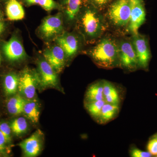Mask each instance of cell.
<instances>
[{
  "label": "cell",
  "instance_id": "3957f363",
  "mask_svg": "<svg viewBox=\"0 0 157 157\" xmlns=\"http://www.w3.org/2000/svg\"><path fill=\"white\" fill-rule=\"evenodd\" d=\"M131 11L130 0H116L109 6L108 17L115 26H126L128 24Z\"/></svg>",
  "mask_w": 157,
  "mask_h": 157
},
{
  "label": "cell",
  "instance_id": "7402d4cb",
  "mask_svg": "<svg viewBox=\"0 0 157 157\" xmlns=\"http://www.w3.org/2000/svg\"><path fill=\"white\" fill-rule=\"evenodd\" d=\"M11 131L17 135H22L26 132L28 123L24 117H20L14 120L11 125Z\"/></svg>",
  "mask_w": 157,
  "mask_h": 157
},
{
  "label": "cell",
  "instance_id": "8fae6325",
  "mask_svg": "<svg viewBox=\"0 0 157 157\" xmlns=\"http://www.w3.org/2000/svg\"><path fill=\"white\" fill-rule=\"evenodd\" d=\"M65 56L64 52L58 45L51 47L44 53L45 60L56 73H59L63 70L65 64Z\"/></svg>",
  "mask_w": 157,
  "mask_h": 157
},
{
  "label": "cell",
  "instance_id": "9c48e42d",
  "mask_svg": "<svg viewBox=\"0 0 157 157\" xmlns=\"http://www.w3.org/2000/svg\"><path fill=\"white\" fill-rule=\"evenodd\" d=\"M36 78L29 70L27 69L19 77L18 90L28 100L33 99L36 94Z\"/></svg>",
  "mask_w": 157,
  "mask_h": 157
},
{
  "label": "cell",
  "instance_id": "8992f818",
  "mask_svg": "<svg viewBox=\"0 0 157 157\" xmlns=\"http://www.w3.org/2000/svg\"><path fill=\"white\" fill-rule=\"evenodd\" d=\"M119 60L126 69L132 70L138 65L137 55L132 42L121 41L118 44Z\"/></svg>",
  "mask_w": 157,
  "mask_h": 157
},
{
  "label": "cell",
  "instance_id": "4fadbf2b",
  "mask_svg": "<svg viewBox=\"0 0 157 157\" xmlns=\"http://www.w3.org/2000/svg\"><path fill=\"white\" fill-rule=\"evenodd\" d=\"M56 42L64 51L65 55L68 57L73 56L78 50V39L73 34H63L57 38Z\"/></svg>",
  "mask_w": 157,
  "mask_h": 157
},
{
  "label": "cell",
  "instance_id": "484cf974",
  "mask_svg": "<svg viewBox=\"0 0 157 157\" xmlns=\"http://www.w3.org/2000/svg\"><path fill=\"white\" fill-rule=\"evenodd\" d=\"M147 149L152 155H157V139L156 137L152 138L149 141Z\"/></svg>",
  "mask_w": 157,
  "mask_h": 157
},
{
  "label": "cell",
  "instance_id": "52a82bcc",
  "mask_svg": "<svg viewBox=\"0 0 157 157\" xmlns=\"http://www.w3.org/2000/svg\"><path fill=\"white\" fill-rule=\"evenodd\" d=\"M63 30V19L60 13L45 17L39 28L42 36L47 39L59 35Z\"/></svg>",
  "mask_w": 157,
  "mask_h": 157
},
{
  "label": "cell",
  "instance_id": "6da1fadb",
  "mask_svg": "<svg viewBox=\"0 0 157 157\" xmlns=\"http://www.w3.org/2000/svg\"><path fill=\"white\" fill-rule=\"evenodd\" d=\"M96 63L104 68H112L119 60L118 45L110 38L102 39L90 51Z\"/></svg>",
  "mask_w": 157,
  "mask_h": 157
},
{
  "label": "cell",
  "instance_id": "5bb4252c",
  "mask_svg": "<svg viewBox=\"0 0 157 157\" xmlns=\"http://www.w3.org/2000/svg\"><path fill=\"white\" fill-rule=\"evenodd\" d=\"M6 13L11 21L21 20L25 15L24 9L17 0H9L6 6Z\"/></svg>",
  "mask_w": 157,
  "mask_h": 157
},
{
  "label": "cell",
  "instance_id": "d6986e66",
  "mask_svg": "<svg viewBox=\"0 0 157 157\" xmlns=\"http://www.w3.org/2000/svg\"><path fill=\"white\" fill-rule=\"evenodd\" d=\"M86 97L89 102L104 100L103 82H98L88 89Z\"/></svg>",
  "mask_w": 157,
  "mask_h": 157
},
{
  "label": "cell",
  "instance_id": "f546056e",
  "mask_svg": "<svg viewBox=\"0 0 157 157\" xmlns=\"http://www.w3.org/2000/svg\"><path fill=\"white\" fill-rule=\"evenodd\" d=\"M5 30V23L2 15L0 14V34L3 33Z\"/></svg>",
  "mask_w": 157,
  "mask_h": 157
},
{
  "label": "cell",
  "instance_id": "83f0119b",
  "mask_svg": "<svg viewBox=\"0 0 157 157\" xmlns=\"http://www.w3.org/2000/svg\"><path fill=\"white\" fill-rule=\"evenodd\" d=\"M92 3L98 8V9H102L110 2L111 0H90Z\"/></svg>",
  "mask_w": 157,
  "mask_h": 157
},
{
  "label": "cell",
  "instance_id": "d6a6232c",
  "mask_svg": "<svg viewBox=\"0 0 157 157\" xmlns=\"http://www.w3.org/2000/svg\"><path fill=\"white\" fill-rule=\"evenodd\" d=\"M156 137V138H157V136H156V137Z\"/></svg>",
  "mask_w": 157,
  "mask_h": 157
},
{
  "label": "cell",
  "instance_id": "9a60e30c",
  "mask_svg": "<svg viewBox=\"0 0 157 157\" xmlns=\"http://www.w3.org/2000/svg\"><path fill=\"white\" fill-rule=\"evenodd\" d=\"M23 113L33 123H38L40 115V107L38 101L33 99L26 101Z\"/></svg>",
  "mask_w": 157,
  "mask_h": 157
},
{
  "label": "cell",
  "instance_id": "1f68e13d",
  "mask_svg": "<svg viewBox=\"0 0 157 157\" xmlns=\"http://www.w3.org/2000/svg\"><path fill=\"white\" fill-rule=\"evenodd\" d=\"M1 56H0V64H1Z\"/></svg>",
  "mask_w": 157,
  "mask_h": 157
},
{
  "label": "cell",
  "instance_id": "603a6c76",
  "mask_svg": "<svg viewBox=\"0 0 157 157\" xmlns=\"http://www.w3.org/2000/svg\"><path fill=\"white\" fill-rule=\"evenodd\" d=\"M87 109L90 114L93 117L99 118L103 106L106 104L104 100L89 102Z\"/></svg>",
  "mask_w": 157,
  "mask_h": 157
},
{
  "label": "cell",
  "instance_id": "4316f807",
  "mask_svg": "<svg viewBox=\"0 0 157 157\" xmlns=\"http://www.w3.org/2000/svg\"><path fill=\"white\" fill-rule=\"evenodd\" d=\"M131 156L133 157H150L152 155L148 151H144L137 148L132 149L131 151Z\"/></svg>",
  "mask_w": 157,
  "mask_h": 157
},
{
  "label": "cell",
  "instance_id": "4dcf8cb0",
  "mask_svg": "<svg viewBox=\"0 0 157 157\" xmlns=\"http://www.w3.org/2000/svg\"><path fill=\"white\" fill-rule=\"evenodd\" d=\"M26 3L29 5L39 4V0H25Z\"/></svg>",
  "mask_w": 157,
  "mask_h": 157
},
{
  "label": "cell",
  "instance_id": "ac0fdd59",
  "mask_svg": "<svg viewBox=\"0 0 157 157\" xmlns=\"http://www.w3.org/2000/svg\"><path fill=\"white\" fill-rule=\"evenodd\" d=\"M25 101L26 100L19 95L11 98L7 104V108L9 113L13 115H19L23 113Z\"/></svg>",
  "mask_w": 157,
  "mask_h": 157
},
{
  "label": "cell",
  "instance_id": "5b68a950",
  "mask_svg": "<svg viewBox=\"0 0 157 157\" xmlns=\"http://www.w3.org/2000/svg\"><path fill=\"white\" fill-rule=\"evenodd\" d=\"M132 42L137 55L138 66L146 69L151 56L148 39L145 36L137 33L133 35Z\"/></svg>",
  "mask_w": 157,
  "mask_h": 157
},
{
  "label": "cell",
  "instance_id": "7c38bea8",
  "mask_svg": "<svg viewBox=\"0 0 157 157\" xmlns=\"http://www.w3.org/2000/svg\"><path fill=\"white\" fill-rule=\"evenodd\" d=\"M40 82L43 87H53L57 84L56 72L49 63L45 61H42L39 63Z\"/></svg>",
  "mask_w": 157,
  "mask_h": 157
},
{
  "label": "cell",
  "instance_id": "f1b7e54d",
  "mask_svg": "<svg viewBox=\"0 0 157 157\" xmlns=\"http://www.w3.org/2000/svg\"><path fill=\"white\" fill-rule=\"evenodd\" d=\"M7 143L6 138L0 132V152L3 151L6 147V144Z\"/></svg>",
  "mask_w": 157,
  "mask_h": 157
},
{
  "label": "cell",
  "instance_id": "277c9868",
  "mask_svg": "<svg viewBox=\"0 0 157 157\" xmlns=\"http://www.w3.org/2000/svg\"><path fill=\"white\" fill-rule=\"evenodd\" d=\"M131 11L128 29L133 35L138 33L139 28L145 22L146 11L143 0H130Z\"/></svg>",
  "mask_w": 157,
  "mask_h": 157
},
{
  "label": "cell",
  "instance_id": "ba28073f",
  "mask_svg": "<svg viewBox=\"0 0 157 157\" xmlns=\"http://www.w3.org/2000/svg\"><path fill=\"white\" fill-rule=\"evenodd\" d=\"M42 132L38 130L30 137L19 144L25 156L34 157L39 154L42 148Z\"/></svg>",
  "mask_w": 157,
  "mask_h": 157
},
{
  "label": "cell",
  "instance_id": "44dd1931",
  "mask_svg": "<svg viewBox=\"0 0 157 157\" xmlns=\"http://www.w3.org/2000/svg\"><path fill=\"white\" fill-rule=\"evenodd\" d=\"M19 77L14 73H10L6 76L4 80V88L6 94H13L18 89Z\"/></svg>",
  "mask_w": 157,
  "mask_h": 157
},
{
  "label": "cell",
  "instance_id": "2e32d148",
  "mask_svg": "<svg viewBox=\"0 0 157 157\" xmlns=\"http://www.w3.org/2000/svg\"><path fill=\"white\" fill-rule=\"evenodd\" d=\"M104 100L106 103L118 105L120 97L115 86L108 82H103Z\"/></svg>",
  "mask_w": 157,
  "mask_h": 157
},
{
  "label": "cell",
  "instance_id": "7a4b0ae2",
  "mask_svg": "<svg viewBox=\"0 0 157 157\" xmlns=\"http://www.w3.org/2000/svg\"><path fill=\"white\" fill-rule=\"evenodd\" d=\"M80 23L84 33L91 39H98L106 29L104 18L94 9L86 10L82 15Z\"/></svg>",
  "mask_w": 157,
  "mask_h": 157
},
{
  "label": "cell",
  "instance_id": "d4e9b609",
  "mask_svg": "<svg viewBox=\"0 0 157 157\" xmlns=\"http://www.w3.org/2000/svg\"><path fill=\"white\" fill-rule=\"evenodd\" d=\"M11 127L7 123H2L0 124V132L6 138L7 143L11 141Z\"/></svg>",
  "mask_w": 157,
  "mask_h": 157
},
{
  "label": "cell",
  "instance_id": "e0dca14e",
  "mask_svg": "<svg viewBox=\"0 0 157 157\" xmlns=\"http://www.w3.org/2000/svg\"><path fill=\"white\" fill-rule=\"evenodd\" d=\"M82 0H64L65 12L68 20L72 21L78 15Z\"/></svg>",
  "mask_w": 157,
  "mask_h": 157
},
{
  "label": "cell",
  "instance_id": "30bf717a",
  "mask_svg": "<svg viewBox=\"0 0 157 157\" xmlns=\"http://www.w3.org/2000/svg\"><path fill=\"white\" fill-rule=\"evenodd\" d=\"M3 51L7 59L15 61L24 58L26 52L20 41L16 37H13L4 43Z\"/></svg>",
  "mask_w": 157,
  "mask_h": 157
},
{
  "label": "cell",
  "instance_id": "cb8c5ba5",
  "mask_svg": "<svg viewBox=\"0 0 157 157\" xmlns=\"http://www.w3.org/2000/svg\"><path fill=\"white\" fill-rule=\"evenodd\" d=\"M39 6L46 11L56 9L57 5L54 0H39Z\"/></svg>",
  "mask_w": 157,
  "mask_h": 157
},
{
  "label": "cell",
  "instance_id": "ffe728a7",
  "mask_svg": "<svg viewBox=\"0 0 157 157\" xmlns=\"http://www.w3.org/2000/svg\"><path fill=\"white\" fill-rule=\"evenodd\" d=\"M119 111L118 105L106 103L102 107L99 118L101 123H105L111 120Z\"/></svg>",
  "mask_w": 157,
  "mask_h": 157
}]
</instances>
